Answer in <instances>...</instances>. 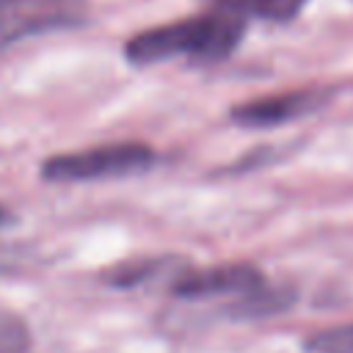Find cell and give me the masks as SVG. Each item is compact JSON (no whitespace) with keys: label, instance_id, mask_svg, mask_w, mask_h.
I'll use <instances>...</instances> for the list:
<instances>
[{"label":"cell","instance_id":"5","mask_svg":"<svg viewBox=\"0 0 353 353\" xmlns=\"http://www.w3.org/2000/svg\"><path fill=\"white\" fill-rule=\"evenodd\" d=\"M325 102V94L317 88H301V91H284L270 94L259 99H248L237 108H232V121L240 127H279L287 121H295L301 116H309Z\"/></svg>","mask_w":353,"mask_h":353},{"label":"cell","instance_id":"11","mask_svg":"<svg viewBox=\"0 0 353 353\" xmlns=\"http://www.w3.org/2000/svg\"><path fill=\"white\" fill-rule=\"evenodd\" d=\"M3 221H6V210L0 207V223H3Z\"/></svg>","mask_w":353,"mask_h":353},{"label":"cell","instance_id":"3","mask_svg":"<svg viewBox=\"0 0 353 353\" xmlns=\"http://www.w3.org/2000/svg\"><path fill=\"white\" fill-rule=\"evenodd\" d=\"M85 17L83 0H50L0 11V50L14 47L30 36L80 25Z\"/></svg>","mask_w":353,"mask_h":353},{"label":"cell","instance_id":"4","mask_svg":"<svg viewBox=\"0 0 353 353\" xmlns=\"http://www.w3.org/2000/svg\"><path fill=\"white\" fill-rule=\"evenodd\" d=\"M265 281L262 270L256 265L248 262H237V265H218L210 270H196L188 268L174 284H171V295L179 301H212V298H234L243 295L254 287H259Z\"/></svg>","mask_w":353,"mask_h":353},{"label":"cell","instance_id":"6","mask_svg":"<svg viewBox=\"0 0 353 353\" xmlns=\"http://www.w3.org/2000/svg\"><path fill=\"white\" fill-rule=\"evenodd\" d=\"M190 268V259L185 256H143L132 262H119L108 273H102V281L119 290H135V287H168Z\"/></svg>","mask_w":353,"mask_h":353},{"label":"cell","instance_id":"1","mask_svg":"<svg viewBox=\"0 0 353 353\" xmlns=\"http://www.w3.org/2000/svg\"><path fill=\"white\" fill-rule=\"evenodd\" d=\"M245 17L221 6H207L196 17L165 22L135 33L124 44V58L132 66H154L171 58L221 61L232 55L245 33Z\"/></svg>","mask_w":353,"mask_h":353},{"label":"cell","instance_id":"10","mask_svg":"<svg viewBox=\"0 0 353 353\" xmlns=\"http://www.w3.org/2000/svg\"><path fill=\"white\" fill-rule=\"evenodd\" d=\"M30 3H50V0H0V11L17 8V6H30Z\"/></svg>","mask_w":353,"mask_h":353},{"label":"cell","instance_id":"8","mask_svg":"<svg viewBox=\"0 0 353 353\" xmlns=\"http://www.w3.org/2000/svg\"><path fill=\"white\" fill-rule=\"evenodd\" d=\"M303 347L306 353H353V323L314 331Z\"/></svg>","mask_w":353,"mask_h":353},{"label":"cell","instance_id":"9","mask_svg":"<svg viewBox=\"0 0 353 353\" xmlns=\"http://www.w3.org/2000/svg\"><path fill=\"white\" fill-rule=\"evenodd\" d=\"M30 331L22 317L11 312H0V353H28Z\"/></svg>","mask_w":353,"mask_h":353},{"label":"cell","instance_id":"2","mask_svg":"<svg viewBox=\"0 0 353 353\" xmlns=\"http://www.w3.org/2000/svg\"><path fill=\"white\" fill-rule=\"evenodd\" d=\"M154 163V152L141 141L102 143L80 152L52 154L41 163V176L47 182H94L110 176H127L146 171Z\"/></svg>","mask_w":353,"mask_h":353},{"label":"cell","instance_id":"7","mask_svg":"<svg viewBox=\"0 0 353 353\" xmlns=\"http://www.w3.org/2000/svg\"><path fill=\"white\" fill-rule=\"evenodd\" d=\"M204 3L207 6H221V8H229V11H237L245 19L248 17H256V19H270V22H287V19L298 17L301 8L309 0H204Z\"/></svg>","mask_w":353,"mask_h":353}]
</instances>
